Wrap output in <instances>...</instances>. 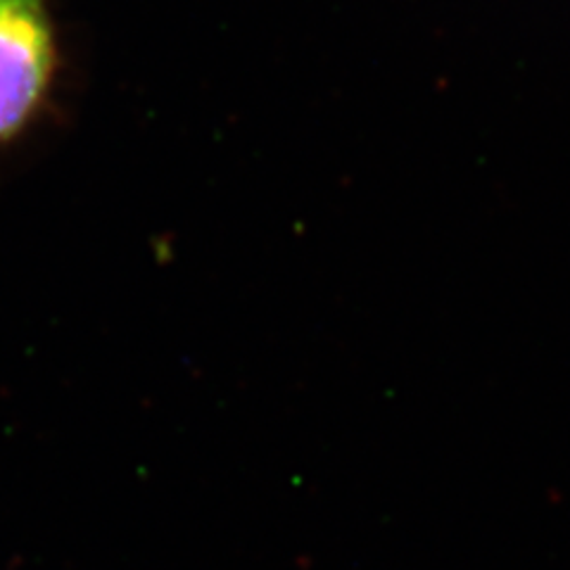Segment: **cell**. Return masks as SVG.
<instances>
[{
	"label": "cell",
	"instance_id": "1",
	"mask_svg": "<svg viewBox=\"0 0 570 570\" xmlns=\"http://www.w3.org/2000/svg\"><path fill=\"white\" fill-rule=\"evenodd\" d=\"M56 58L48 0H0V146L39 115Z\"/></svg>",
	"mask_w": 570,
	"mask_h": 570
}]
</instances>
